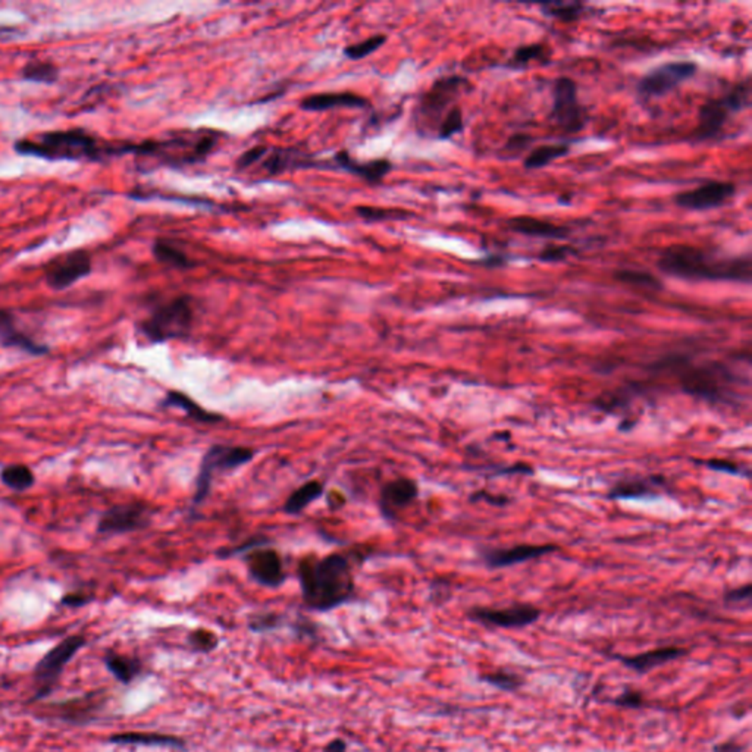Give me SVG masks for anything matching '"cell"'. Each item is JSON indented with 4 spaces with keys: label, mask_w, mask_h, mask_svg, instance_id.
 I'll use <instances>...</instances> for the list:
<instances>
[{
    "label": "cell",
    "mask_w": 752,
    "mask_h": 752,
    "mask_svg": "<svg viewBox=\"0 0 752 752\" xmlns=\"http://www.w3.org/2000/svg\"><path fill=\"white\" fill-rule=\"evenodd\" d=\"M23 78L32 82H47L52 84L58 79L59 70L53 63L46 60H31L23 68Z\"/></svg>",
    "instance_id": "obj_36"
},
{
    "label": "cell",
    "mask_w": 752,
    "mask_h": 752,
    "mask_svg": "<svg viewBox=\"0 0 752 752\" xmlns=\"http://www.w3.org/2000/svg\"><path fill=\"white\" fill-rule=\"evenodd\" d=\"M0 480L5 487H8L12 491H27L32 485H34L36 478L34 473L25 464H11L6 466L5 469L0 473Z\"/></svg>",
    "instance_id": "obj_32"
},
{
    "label": "cell",
    "mask_w": 752,
    "mask_h": 752,
    "mask_svg": "<svg viewBox=\"0 0 752 752\" xmlns=\"http://www.w3.org/2000/svg\"><path fill=\"white\" fill-rule=\"evenodd\" d=\"M480 263H483V265L488 266V267H495V266H499V265H503V263H504V257H501V256H491V257L485 259V260L480 262Z\"/></svg>",
    "instance_id": "obj_54"
},
{
    "label": "cell",
    "mask_w": 752,
    "mask_h": 752,
    "mask_svg": "<svg viewBox=\"0 0 752 752\" xmlns=\"http://www.w3.org/2000/svg\"><path fill=\"white\" fill-rule=\"evenodd\" d=\"M559 547L554 544H521L511 548H485L480 551V560L488 569H504L514 564L526 563L538 557L554 553Z\"/></svg>",
    "instance_id": "obj_17"
},
{
    "label": "cell",
    "mask_w": 752,
    "mask_h": 752,
    "mask_svg": "<svg viewBox=\"0 0 752 752\" xmlns=\"http://www.w3.org/2000/svg\"><path fill=\"white\" fill-rule=\"evenodd\" d=\"M298 580L303 603L314 611L337 608L355 595L352 564L344 554L303 559L298 564Z\"/></svg>",
    "instance_id": "obj_2"
},
{
    "label": "cell",
    "mask_w": 752,
    "mask_h": 752,
    "mask_svg": "<svg viewBox=\"0 0 752 752\" xmlns=\"http://www.w3.org/2000/svg\"><path fill=\"white\" fill-rule=\"evenodd\" d=\"M153 255L160 262L168 265L171 267H179V269H186V267H191L193 262L190 257L182 252V250L172 246L170 241L158 240L153 244Z\"/></svg>",
    "instance_id": "obj_34"
},
{
    "label": "cell",
    "mask_w": 752,
    "mask_h": 752,
    "mask_svg": "<svg viewBox=\"0 0 752 752\" xmlns=\"http://www.w3.org/2000/svg\"><path fill=\"white\" fill-rule=\"evenodd\" d=\"M673 359V357H672ZM680 372V385L684 393L710 401V403L729 404L734 395L733 387L739 383L727 364L713 362L691 366L683 356L673 359Z\"/></svg>",
    "instance_id": "obj_4"
},
{
    "label": "cell",
    "mask_w": 752,
    "mask_h": 752,
    "mask_svg": "<svg viewBox=\"0 0 752 752\" xmlns=\"http://www.w3.org/2000/svg\"><path fill=\"white\" fill-rule=\"evenodd\" d=\"M266 152H267V147H265V146H255L252 148H248L247 152H244L238 158L237 168L246 170V168H248V166H252V165L260 162L265 158Z\"/></svg>",
    "instance_id": "obj_46"
},
{
    "label": "cell",
    "mask_w": 752,
    "mask_h": 752,
    "mask_svg": "<svg viewBox=\"0 0 752 752\" xmlns=\"http://www.w3.org/2000/svg\"><path fill=\"white\" fill-rule=\"evenodd\" d=\"M698 65L691 60L665 62L646 72L638 82V93L645 98L661 97L692 78Z\"/></svg>",
    "instance_id": "obj_11"
},
{
    "label": "cell",
    "mask_w": 752,
    "mask_h": 752,
    "mask_svg": "<svg viewBox=\"0 0 752 752\" xmlns=\"http://www.w3.org/2000/svg\"><path fill=\"white\" fill-rule=\"evenodd\" d=\"M163 407H175L181 412L186 413L187 417L202 423H216L224 421V417L218 413L209 412L203 409L200 404H197L193 398H190L187 394L179 391H170L162 401Z\"/></svg>",
    "instance_id": "obj_26"
},
{
    "label": "cell",
    "mask_w": 752,
    "mask_h": 752,
    "mask_svg": "<svg viewBox=\"0 0 752 752\" xmlns=\"http://www.w3.org/2000/svg\"><path fill=\"white\" fill-rule=\"evenodd\" d=\"M105 664L113 677L124 684H129L136 680L143 670V664L139 658L121 654H108L105 657Z\"/></svg>",
    "instance_id": "obj_28"
},
{
    "label": "cell",
    "mask_w": 752,
    "mask_h": 752,
    "mask_svg": "<svg viewBox=\"0 0 752 752\" xmlns=\"http://www.w3.org/2000/svg\"><path fill=\"white\" fill-rule=\"evenodd\" d=\"M419 495V487L410 478H397L383 485L379 507L387 521H394L398 513L409 507Z\"/></svg>",
    "instance_id": "obj_18"
},
{
    "label": "cell",
    "mask_w": 752,
    "mask_h": 752,
    "mask_svg": "<svg viewBox=\"0 0 752 752\" xmlns=\"http://www.w3.org/2000/svg\"><path fill=\"white\" fill-rule=\"evenodd\" d=\"M464 127V120H463V110L459 105L453 106L448 113L444 116V120L441 121L440 127H438V131H437V137L440 140H448L453 136H456V134H459Z\"/></svg>",
    "instance_id": "obj_38"
},
{
    "label": "cell",
    "mask_w": 752,
    "mask_h": 752,
    "mask_svg": "<svg viewBox=\"0 0 752 752\" xmlns=\"http://www.w3.org/2000/svg\"><path fill=\"white\" fill-rule=\"evenodd\" d=\"M714 752H744V745L734 741H726L723 744H718L713 748Z\"/></svg>",
    "instance_id": "obj_52"
},
{
    "label": "cell",
    "mask_w": 752,
    "mask_h": 752,
    "mask_svg": "<svg viewBox=\"0 0 752 752\" xmlns=\"http://www.w3.org/2000/svg\"><path fill=\"white\" fill-rule=\"evenodd\" d=\"M324 494V485L319 480H309L303 483L302 487L297 488L286 501L283 504V511L287 514H298L302 513L309 504H312L314 499L319 498Z\"/></svg>",
    "instance_id": "obj_29"
},
{
    "label": "cell",
    "mask_w": 752,
    "mask_h": 752,
    "mask_svg": "<svg viewBox=\"0 0 752 752\" xmlns=\"http://www.w3.org/2000/svg\"><path fill=\"white\" fill-rule=\"evenodd\" d=\"M471 82L460 75H450L437 79L431 89L422 94L416 105L414 121L417 129L423 134H435L444 116L456 106L460 94L469 90Z\"/></svg>",
    "instance_id": "obj_7"
},
{
    "label": "cell",
    "mask_w": 752,
    "mask_h": 752,
    "mask_svg": "<svg viewBox=\"0 0 752 752\" xmlns=\"http://www.w3.org/2000/svg\"><path fill=\"white\" fill-rule=\"evenodd\" d=\"M535 471L532 469L530 464L526 463H514L506 467H499L495 472V476H514V475H528L532 476Z\"/></svg>",
    "instance_id": "obj_50"
},
{
    "label": "cell",
    "mask_w": 752,
    "mask_h": 752,
    "mask_svg": "<svg viewBox=\"0 0 752 752\" xmlns=\"http://www.w3.org/2000/svg\"><path fill=\"white\" fill-rule=\"evenodd\" d=\"M357 215L362 216L363 219L378 222V221H388V219H403L407 216L403 210H393V209H383V208H374V206H360L356 209Z\"/></svg>",
    "instance_id": "obj_41"
},
{
    "label": "cell",
    "mask_w": 752,
    "mask_h": 752,
    "mask_svg": "<svg viewBox=\"0 0 752 752\" xmlns=\"http://www.w3.org/2000/svg\"><path fill=\"white\" fill-rule=\"evenodd\" d=\"M737 194V186L729 181H708L694 190L675 196V203L687 210H711L727 205Z\"/></svg>",
    "instance_id": "obj_15"
},
{
    "label": "cell",
    "mask_w": 752,
    "mask_h": 752,
    "mask_svg": "<svg viewBox=\"0 0 752 752\" xmlns=\"http://www.w3.org/2000/svg\"><path fill=\"white\" fill-rule=\"evenodd\" d=\"M530 136L529 134H525V132H516L513 134V136H510L506 141V144L503 146V150H501V153L504 155L506 159H514L517 156H521L522 153H525L529 144H530Z\"/></svg>",
    "instance_id": "obj_42"
},
{
    "label": "cell",
    "mask_w": 752,
    "mask_h": 752,
    "mask_svg": "<svg viewBox=\"0 0 752 752\" xmlns=\"http://www.w3.org/2000/svg\"><path fill=\"white\" fill-rule=\"evenodd\" d=\"M479 679L482 682L491 684V687H495L506 692L517 691L523 684V677L521 675L513 673L510 670H504V668H501V670H497V672L482 675Z\"/></svg>",
    "instance_id": "obj_37"
},
{
    "label": "cell",
    "mask_w": 752,
    "mask_h": 752,
    "mask_svg": "<svg viewBox=\"0 0 752 752\" xmlns=\"http://www.w3.org/2000/svg\"><path fill=\"white\" fill-rule=\"evenodd\" d=\"M152 510L144 503H127L113 506L100 517L97 532L103 535L128 533L144 529L150 523Z\"/></svg>",
    "instance_id": "obj_16"
},
{
    "label": "cell",
    "mask_w": 752,
    "mask_h": 752,
    "mask_svg": "<svg viewBox=\"0 0 752 752\" xmlns=\"http://www.w3.org/2000/svg\"><path fill=\"white\" fill-rule=\"evenodd\" d=\"M667 490V480L661 475L632 476L620 479L610 488L607 497L610 499H630V498H656Z\"/></svg>",
    "instance_id": "obj_19"
},
{
    "label": "cell",
    "mask_w": 752,
    "mask_h": 752,
    "mask_svg": "<svg viewBox=\"0 0 752 752\" xmlns=\"http://www.w3.org/2000/svg\"><path fill=\"white\" fill-rule=\"evenodd\" d=\"M194 321V309L189 295L175 297L158 305L140 325L150 343H165L187 337Z\"/></svg>",
    "instance_id": "obj_6"
},
{
    "label": "cell",
    "mask_w": 752,
    "mask_h": 752,
    "mask_svg": "<svg viewBox=\"0 0 752 752\" xmlns=\"http://www.w3.org/2000/svg\"><path fill=\"white\" fill-rule=\"evenodd\" d=\"M614 704L623 708H641L644 706V695L639 691H625L614 699Z\"/></svg>",
    "instance_id": "obj_47"
},
{
    "label": "cell",
    "mask_w": 752,
    "mask_h": 752,
    "mask_svg": "<svg viewBox=\"0 0 752 752\" xmlns=\"http://www.w3.org/2000/svg\"><path fill=\"white\" fill-rule=\"evenodd\" d=\"M658 269L675 278L689 281L751 282V255L720 256L688 244L668 246L660 253Z\"/></svg>",
    "instance_id": "obj_1"
},
{
    "label": "cell",
    "mask_w": 752,
    "mask_h": 752,
    "mask_svg": "<svg viewBox=\"0 0 752 752\" xmlns=\"http://www.w3.org/2000/svg\"><path fill=\"white\" fill-rule=\"evenodd\" d=\"M13 148L20 155L52 162H102L113 156L134 153L136 144L102 141L84 129H59L21 139L15 143Z\"/></svg>",
    "instance_id": "obj_3"
},
{
    "label": "cell",
    "mask_w": 752,
    "mask_h": 752,
    "mask_svg": "<svg viewBox=\"0 0 752 752\" xmlns=\"http://www.w3.org/2000/svg\"><path fill=\"white\" fill-rule=\"evenodd\" d=\"M507 228L513 232L533 238L566 240L571 236V228L532 218V216H514V218L507 221Z\"/></svg>",
    "instance_id": "obj_22"
},
{
    "label": "cell",
    "mask_w": 752,
    "mask_h": 752,
    "mask_svg": "<svg viewBox=\"0 0 752 752\" xmlns=\"http://www.w3.org/2000/svg\"><path fill=\"white\" fill-rule=\"evenodd\" d=\"M576 250L571 246H548L545 247L538 256V260L541 262H563L569 256L575 255Z\"/></svg>",
    "instance_id": "obj_44"
},
{
    "label": "cell",
    "mask_w": 752,
    "mask_h": 752,
    "mask_svg": "<svg viewBox=\"0 0 752 752\" xmlns=\"http://www.w3.org/2000/svg\"><path fill=\"white\" fill-rule=\"evenodd\" d=\"M110 744L118 745H139V746H162L182 749L186 748V741L174 737V734L155 733V732H125L116 733L109 738Z\"/></svg>",
    "instance_id": "obj_25"
},
{
    "label": "cell",
    "mask_w": 752,
    "mask_h": 752,
    "mask_svg": "<svg viewBox=\"0 0 752 752\" xmlns=\"http://www.w3.org/2000/svg\"><path fill=\"white\" fill-rule=\"evenodd\" d=\"M255 457V451L243 445H227L215 444L203 456L200 471L196 479V491L193 495V506L202 504L208 498L212 482L216 473L231 472L237 467L248 463Z\"/></svg>",
    "instance_id": "obj_8"
},
{
    "label": "cell",
    "mask_w": 752,
    "mask_h": 752,
    "mask_svg": "<svg viewBox=\"0 0 752 752\" xmlns=\"http://www.w3.org/2000/svg\"><path fill=\"white\" fill-rule=\"evenodd\" d=\"M548 56H549V52H548V47L545 44L533 43V44H528V46H521V47H517L514 50L511 58L509 59L507 68L522 70V68H526L528 65H530L533 62H545V60H548Z\"/></svg>",
    "instance_id": "obj_33"
},
{
    "label": "cell",
    "mask_w": 752,
    "mask_h": 752,
    "mask_svg": "<svg viewBox=\"0 0 752 752\" xmlns=\"http://www.w3.org/2000/svg\"><path fill=\"white\" fill-rule=\"evenodd\" d=\"M541 617V610L532 604H513L506 608L475 607L469 610V619L483 626L517 629L533 625Z\"/></svg>",
    "instance_id": "obj_14"
},
{
    "label": "cell",
    "mask_w": 752,
    "mask_h": 752,
    "mask_svg": "<svg viewBox=\"0 0 752 752\" xmlns=\"http://www.w3.org/2000/svg\"><path fill=\"white\" fill-rule=\"evenodd\" d=\"M265 545L266 544L246 551L243 559L244 564L248 576L256 583L266 588H279L287 579L282 559L278 551Z\"/></svg>",
    "instance_id": "obj_13"
},
{
    "label": "cell",
    "mask_w": 752,
    "mask_h": 752,
    "mask_svg": "<svg viewBox=\"0 0 752 752\" xmlns=\"http://www.w3.org/2000/svg\"><path fill=\"white\" fill-rule=\"evenodd\" d=\"M751 103L749 78L737 82L722 96L708 100L699 108L698 124L694 129L696 141H708L720 136L730 116L746 109Z\"/></svg>",
    "instance_id": "obj_5"
},
{
    "label": "cell",
    "mask_w": 752,
    "mask_h": 752,
    "mask_svg": "<svg viewBox=\"0 0 752 752\" xmlns=\"http://www.w3.org/2000/svg\"><path fill=\"white\" fill-rule=\"evenodd\" d=\"M614 278L617 281H620L622 283H627V286L645 288L651 291H658L663 288L661 281L656 275H653L651 272H645V271L622 269L619 272H616Z\"/></svg>",
    "instance_id": "obj_35"
},
{
    "label": "cell",
    "mask_w": 752,
    "mask_h": 752,
    "mask_svg": "<svg viewBox=\"0 0 752 752\" xmlns=\"http://www.w3.org/2000/svg\"><path fill=\"white\" fill-rule=\"evenodd\" d=\"M86 645V638L81 635H72V637L65 638L58 645H55L49 653L37 663L34 668V677L39 682L40 688L34 696V699H43L46 698L62 675L65 665L68 664L78 651Z\"/></svg>",
    "instance_id": "obj_10"
},
{
    "label": "cell",
    "mask_w": 752,
    "mask_h": 752,
    "mask_svg": "<svg viewBox=\"0 0 752 752\" xmlns=\"http://www.w3.org/2000/svg\"><path fill=\"white\" fill-rule=\"evenodd\" d=\"M91 599H93L91 595H86V594H81V592H71V594H66L60 599V604L66 606V607H71V608H78V607L89 604Z\"/></svg>",
    "instance_id": "obj_51"
},
{
    "label": "cell",
    "mask_w": 752,
    "mask_h": 752,
    "mask_svg": "<svg viewBox=\"0 0 752 752\" xmlns=\"http://www.w3.org/2000/svg\"><path fill=\"white\" fill-rule=\"evenodd\" d=\"M333 162H336L340 168L348 171L350 174H355L359 178L371 184L381 182L393 170V163L387 159L359 162L350 156L348 152H340L336 158H333Z\"/></svg>",
    "instance_id": "obj_23"
},
{
    "label": "cell",
    "mask_w": 752,
    "mask_h": 752,
    "mask_svg": "<svg viewBox=\"0 0 752 752\" xmlns=\"http://www.w3.org/2000/svg\"><path fill=\"white\" fill-rule=\"evenodd\" d=\"M703 463L707 469L710 471H714V472H722V473H729V475H738V476H744V478H748L749 476V471L748 469H744L742 464H738L734 461H729V460H722V459H711V460H704L701 461Z\"/></svg>",
    "instance_id": "obj_43"
},
{
    "label": "cell",
    "mask_w": 752,
    "mask_h": 752,
    "mask_svg": "<svg viewBox=\"0 0 752 752\" xmlns=\"http://www.w3.org/2000/svg\"><path fill=\"white\" fill-rule=\"evenodd\" d=\"M469 499L472 501V503H476V501H485V503L491 504V506H495V507H504L510 503V498L506 497V495H494V494H490L487 491H476L475 494H472L469 497Z\"/></svg>",
    "instance_id": "obj_48"
},
{
    "label": "cell",
    "mask_w": 752,
    "mask_h": 752,
    "mask_svg": "<svg viewBox=\"0 0 752 752\" xmlns=\"http://www.w3.org/2000/svg\"><path fill=\"white\" fill-rule=\"evenodd\" d=\"M219 639L216 635L206 629H197L190 632L189 635V645L196 651V653H212L213 649L218 646Z\"/></svg>",
    "instance_id": "obj_40"
},
{
    "label": "cell",
    "mask_w": 752,
    "mask_h": 752,
    "mask_svg": "<svg viewBox=\"0 0 752 752\" xmlns=\"http://www.w3.org/2000/svg\"><path fill=\"white\" fill-rule=\"evenodd\" d=\"M279 625H281V617L278 614L265 613V614L255 616L253 619L250 620L248 627L253 632H267V630H274L279 627Z\"/></svg>",
    "instance_id": "obj_45"
},
{
    "label": "cell",
    "mask_w": 752,
    "mask_h": 752,
    "mask_svg": "<svg viewBox=\"0 0 752 752\" xmlns=\"http://www.w3.org/2000/svg\"><path fill=\"white\" fill-rule=\"evenodd\" d=\"M0 345L5 348H20L32 356H44L49 353L46 344H40L28 337L16 326L13 314L4 309H0Z\"/></svg>",
    "instance_id": "obj_20"
},
{
    "label": "cell",
    "mask_w": 752,
    "mask_h": 752,
    "mask_svg": "<svg viewBox=\"0 0 752 752\" xmlns=\"http://www.w3.org/2000/svg\"><path fill=\"white\" fill-rule=\"evenodd\" d=\"M751 594H752V588H751L749 583H746V585H744V587L727 591L725 594V603H727V604L744 603V601H749L751 599Z\"/></svg>",
    "instance_id": "obj_49"
},
{
    "label": "cell",
    "mask_w": 752,
    "mask_h": 752,
    "mask_svg": "<svg viewBox=\"0 0 752 752\" xmlns=\"http://www.w3.org/2000/svg\"><path fill=\"white\" fill-rule=\"evenodd\" d=\"M569 153V146L566 144H544L535 147L530 152H528L523 166L526 170H540L547 166L548 163L554 162L563 156Z\"/></svg>",
    "instance_id": "obj_30"
},
{
    "label": "cell",
    "mask_w": 752,
    "mask_h": 752,
    "mask_svg": "<svg viewBox=\"0 0 752 752\" xmlns=\"http://www.w3.org/2000/svg\"><path fill=\"white\" fill-rule=\"evenodd\" d=\"M367 100L355 93H319L312 94L300 102V108L307 112H324L336 108H366Z\"/></svg>",
    "instance_id": "obj_24"
},
{
    "label": "cell",
    "mask_w": 752,
    "mask_h": 752,
    "mask_svg": "<svg viewBox=\"0 0 752 752\" xmlns=\"http://www.w3.org/2000/svg\"><path fill=\"white\" fill-rule=\"evenodd\" d=\"M347 745L343 739H333L325 746V752H345Z\"/></svg>",
    "instance_id": "obj_53"
},
{
    "label": "cell",
    "mask_w": 752,
    "mask_h": 752,
    "mask_svg": "<svg viewBox=\"0 0 752 752\" xmlns=\"http://www.w3.org/2000/svg\"><path fill=\"white\" fill-rule=\"evenodd\" d=\"M540 9L544 15L549 16V18H554L561 23H575L587 13L588 6L582 2H561V0H554V2L542 4Z\"/></svg>",
    "instance_id": "obj_31"
},
{
    "label": "cell",
    "mask_w": 752,
    "mask_h": 752,
    "mask_svg": "<svg viewBox=\"0 0 752 752\" xmlns=\"http://www.w3.org/2000/svg\"><path fill=\"white\" fill-rule=\"evenodd\" d=\"M267 158L263 160V168L269 175H279L286 171L297 168H310L316 166L313 160L302 156L297 152H291L287 148H275L272 153H266Z\"/></svg>",
    "instance_id": "obj_27"
},
{
    "label": "cell",
    "mask_w": 752,
    "mask_h": 752,
    "mask_svg": "<svg viewBox=\"0 0 752 752\" xmlns=\"http://www.w3.org/2000/svg\"><path fill=\"white\" fill-rule=\"evenodd\" d=\"M684 654H687V651H684L683 648L664 646V648L651 649V651H646V653H641V654H637V656L613 654L611 657L616 658V660H619L626 667L632 668L633 672L648 673V672L653 670V668H656L658 665H663L665 663L675 661V660L680 658Z\"/></svg>",
    "instance_id": "obj_21"
},
{
    "label": "cell",
    "mask_w": 752,
    "mask_h": 752,
    "mask_svg": "<svg viewBox=\"0 0 752 752\" xmlns=\"http://www.w3.org/2000/svg\"><path fill=\"white\" fill-rule=\"evenodd\" d=\"M549 120L564 134L580 132L587 125V113L579 102L578 86L572 78L560 77L554 81Z\"/></svg>",
    "instance_id": "obj_9"
},
{
    "label": "cell",
    "mask_w": 752,
    "mask_h": 752,
    "mask_svg": "<svg viewBox=\"0 0 752 752\" xmlns=\"http://www.w3.org/2000/svg\"><path fill=\"white\" fill-rule=\"evenodd\" d=\"M91 256L86 250H72L50 260L44 267L46 283L53 290H65L91 274Z\"/></svg>",
    "instance_id": "obj_12"
},
{
    "label": "cell",
    "mask_w": 752,
    "mask_h": 752,
    "mask_svg": "<svg viewBox=\"0 0 752 752\" xmlns=\"http://www.w3.org/2000/svg\"><path fill=\"white\" fill-rule=\"evenodd\" d=\"M387 42V37L383 34H378V36H374V37H369L360 43H356V44H352V46H347L344 49V55L348 58V59H353V60H357V59H363L366 56H369L372 53H375L378 49H381L383 44H385Z\"/></svg>",
    "instance_id": "obj_39"
}]
</instances>
